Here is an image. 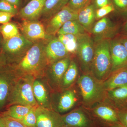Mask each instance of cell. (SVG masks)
<instances>
[{"label":"cell","mask_w":127,"mask_h":127,"mask_svg":"<svg viewBox=\"0 0 127 127\" xmlns=\"http://www.w3.org/2000/svg\"><path fill=\"white\" fill-rule=\"evenodd\" d=\"M106 127V126H101V127Z\"/></svg>","instance_id":"obj_45"},{"label":"cell","mask_w":127,"mask_h":127,"mask_svg":"<svg viewBox=\"0 0 127 127\" xmlns=\"http://www.w3.org/2000/svg\"><path fill=\"white\" fill-rule=\"evenodd\" d=\"M45 45L42 41L33 44L11 69L17 76L30 75L35 79L44 76L49 65L45 53Z\"/></svg>","instance_id":"obj_1"},{"label":"cell","mask_w":127,"mask_h":127,"mask_svg":"<svg viewBox=\"0 0 127 127\" xmlns=\"http://www.w3.org/2000/svg\"><path fill=\"white\" fill-rule=\"evenodd\" d=\"M7 62L8 61L5 56L3 53L0 54V71L5 68Z\"/></svg>","instance_id":"obj_38"},{"label":"cell","mask_w":127,"mask_h":127,"mask_svg":"<svg viewBox=\"0 0 127 127\" xmlns=\"http://www.w3.org/2000/svg\"><path fill=\"white\" fill-rule=\"evenodd\" d=\"M34 43L20 34L3 40L2 44L3 54L8 62L18 61L24 57Z\"/></svg>","instance_id":"obj_5"},{"label":"cell","mask_w":127,"mask_h":127,"mask_svg":"<svg viewBox=\"0 0 127 127\" xmlns=\"http://www.w3.org/2000/svg\"><path fill=\"white\" fill-rule=\"evenodd\" d=\"M108 127H125L124 126L121 124V123L119 122L116 123L114 124H111L109 125Z\"/></svg>","instance_id":"obj_41"},{"label":"cell","mask_w":127,"mask_h":127,"mask_svg":"<svg viewBox=\"0 0 127 127\" xmlns=\"http://www.w3.org/2000/svg\"><path fill=\"white\" fill-rule=\"evenodd\" d=\"M70 0H46L41 17L50 19L68 4Z\"/></svg>","instance_id":"obj_23"},{"label":"cell","mask_w":127,"mask_h":127,"mask_svg":"<svg viewBox=\"0 0 127 127\" xmlns=\"http://www.w3.org/2000/svg\"><path fill=\"white\" fill-rule=\"evenodd\" d=\"M64 125L72 127H100L84 108H77L62 115Z\"/></svg>","instance_id":"obj_8"},{"label":"cell","mask_w":127,"mask_h":127,"mask_svg":"<svg viewBox=\"0 0 127 127\" xmlns=\"http://www.w3.org/2000/svg\"><path fill=\"white\" fill-rule=\"evenodd\" d=\"M119 40L124 46L127 51V38H123Z\"/></svg>","instance_id":"obj_40"},{"label":"cell","mask_w":127,"mask_h":127,"mask_svg":"<svg viewBox=\"0 0 127 127\" xmlns=\"http://www.w3.org/2000/svg\"><path fill=\"white\" fill-rule=\"evenodd\" d=\"M37 106L32 107L29 112L22 120L18 121L28 127H36V108Z\"/></svg>","instance_id":"obj_29"},{"label":"cell","mask_w":127,"mask_h":127,"mask_svg":"<svg viewBox=\"0 0 127 127\" xmlns=\"http://www.w3.org/2000/svg\"><path fill=\"white\" fill-rule=\"evenodd\" d=\"M110 40H103L95 42V51L91 73L100 81L105 80L111 73Z\"/></svg>","instance_id":"obj_4"},{"label":"cell","mask_w":127,"mask_h":127,"mask_svg":"<svg viewBox=\"0 0 127 127\" xmlns=\"http://www.w3.org/2000/svg\"><path fill=\"white\" fill-rule=\"evenodd\" d=\"M104 101L112 105L117 110L127 109V84L106 91Z\"/></svg>","instance_id":"obj_17"},{"label":"cell","mask_w":127,"mask_h":127,"mask_svg":"<svg viewBox=\"0 0 127 127\" xmlns=\"http://www.w3.org/2000/svg\"><path fill=\"white\" fill-rule=\"evenodd\" d=\"M88 33L77 20L67 21L64 23L57 32L58 35L70 34L78 36Z\"/></svg>","instance_id":"obj_26"},{"label":"cell","mask_w":127,"mask_h":127,"mask_svg":"<svg viewBox=\"0 0 127 127\" xmlns=\"http://www.w3.org/2000/svg\"><path fill=\"white\" fill-rule=\"evenodd\" d=\"M93 2L96 9L112 3L111 0H94Z\"/></svg>","instance_id":"obj_37"},{"label":"cell","mask_w":127,"mask_h":127,"mask_svg":"<svg viewBox=\"0 0 127 127\" xmlns=\"http://www.w3.org/2000/svg\"><path fill=\"white\" fill-rule=\"evenodd\" d=\"M1 45L0 40V49L1 48Z\"/></svg>","instance_id":"obj_46"},{"label":"cell","mask_w":127,"mask_h":127,"mask_svg":"<svg viewBox=\"0 0 127 127\" xmlns=\"http://www.w3.org/2000/svg\"><path fill=\"white\" fill-rule=\"evenodd\" d=\"M18 9L5 0H0V11L7 12L14 16L19 13Z\"/></svg>","instance_id":"obj_31"},{"label":"cell","mask_w":127,"mask_h":127,"mask_svg":"<svg viewBox=\"0 0 127 127\" xmlns=\"http://www.w3.org/2000/svg\"><path fill=\"white\" fill-rule=\"evenodd\" d=\"M77 83L82 104L85 109H89L105 100L106 91L103 88L102 82L91 73H83L78 78Z\"/></svg>","instance_id":"obj_2"},{"label":"cell","mask_w":127,"mask_h":127,"mask_svg":"<svg viewBox=\"0 0 127 127\" xmlns=\"http://www.w3.org/2000/svg\"><path fill=\"white\" fill-rule=\"evenodd\" d=\"M63 127H69V126H66V125H64V126H63Z\"/></svg>","instance_id":"obj_44"},{"label":"cell","mask_w":127,"mask_h":127,"mask_svg":"<svg viewBox=\"0 0 127 127\" xmlns=\"http://www.w3.org/2000/svg\"><path fill=\"white\" fill-rule=\"evenodd\" d=\"M1 116L6 127H28L18 120L7 116Z\"/></svg>","instance_id":"obj_33"},{"label":"cell","mask_w":127,"mask_h":127,"mask_svg":"<svg viewBox=\"0 0 127 127\" xmlns=\"http://www.w3.org/2000/svg\"><path fill=\"white\" fill-rule=\"evenodd\" d=\"M102 84L106 91L127 85V67L111 73L109 76L102 82Z\"/></svg>","instance_id":"obj_20"},{"label":"cell","mask_w":127,"mask_h":127,"mask_svg":"<svg viewBox=\"0 0 127 127\" xmlns=\"http://www.w3.org/2000/svg\"><path fill=\"white\" fill-rule=\"evenodd\" d=\"M28 0H25V1H27Z\"/></svg>","instance_id":"obj_47"},{"label":"cell","mask_w":127,"mask_h":127,"mask_svg":"<svg viewBox=\"0 0 127 127\" xmlns=\"http://www.w3.org/2000/svg\"><path fill=\"white\" fill-rule=\"evenodd\" d=\"M14 16V15L10 13L0 11V24L3 25L9 23L11 19Z\"/></svg>","instance_id":"obj_36"},{"label":"cell","mask_w":127,"mask_h":127,"mask_svg":"<svg viewBox=\"0 0 127 127\" xmlns=\"http://www.w3.org/2000/svg\"><path fill=\"white\" fill-rule=\"evenodd\" d=\"M17 76L11 69L0 71V109L8 101L12 85Z\"/></svg>","instance_id":"obj_14"},{"label":"cell","mask_w":127,"mask_h":127,"mask_svg":"<svg viewBox=\"0 0 127 127\" xmlns=\"http://www.w3.org/2000/svg\"><path fill=\"white\" fill-rule=\"evenodd\" d=\"M78 15V12L66 6L50 18L45 29L47 35L54 36L67 21L77 20Z\"/></svg>","instance_id":"obj_9"},{"label":"cell","mask_w":127,"mask_h":127,"mask_svg":"<svg viewBox=\"0 0 127 127\" xmlns=\"http://www.w3.org/2000/svg\"><path fill=\"white\" fill-rule=\"evenodd\" d=\"M21 30L25 37L32 42L44 40L47 36L43 25L36 21L24 20Z\"/></svg>","instance_id":"obj_16"},{"label":"cell","mask_w":127,"mask_h":127,"mask_svg":"<svg viewBox=\"0 0 127 127\" xmlns=\"http://www.w3.org/2000/svg\"><path fill=\"white\" fill-rule=\"evenodd\" d=\"M41 79L37 78L34 80L33 85L34 97L40 106L53 109L51 106L49 91L45 83Z\"/></svg>","instance_id":"obj_19"},{"label":"cell","mask_w":127,"mask_h":127,"mask_svg":"<svg viewBox=\"0 0 127 127\" xmlns=\"http://www.w3.org/2000/svg\"><path fill=\"white\" fill-rule=\"evenodd\" d=\"M35 79V78L30 75L17 76L8 98L9 106L15 104L32 107L38 106L33 92Z\"/></svg>","instance_id":"obj_3"},{"label":"cell","mask_w":127,"mask_h":127,"mask_svg":"<svg viewBox=\"0 0 127 127\" xmlns=\"http://www.w3.org/2000/svg\"><path fill=\"white\" fill-rule=\"evenodd\" d=\"M116 32V28L109 18L106 16L96 22L89 34L94 42L111 40Z\"/></svg>","instance_id":"obj_11"},{"label":"cell","mask_w":127,"mask_h":127,"mask_svg":"<svg viewBox=\"0 0 127 127\" xmlns=\"http://www.w3.org/2000/svg\"><path fill=\"white\" fill-rule=\"evenodd\" d=\"M45 51L49 65L63 58L70 57V55L57 37L50 38L45 45Z\"/></svg>","instance_id":"obj_13"},{"label":"cell","mask_w":127,"mask_h":127,"mask_svg":"<svg viewBox=\"0 0 127 127\" xmlns=\"http://www.w3.org/2000/svg\"><path fill=\"white\" fill-rule=\"evenodd\" d=\"M36 127H63L62 115L53 109L38 106L36 108Z\"/></svg>","instance_id":"obj_10"},{"label":"cell","mask_w":127,"mask_h":127,"mask_svg":"<svg viewBox=\"0 0 127 127\" xmlns=\"http://www.w3.org/2000/svg\"><path fill=\"white\" fill-rule=\"evenodd\" d=\"M112 3L119 10L122 11L127 9V0H111Z\"/></svg>","instance_id":"obj_35"},{"label":"cell","mask_w":127,"mask_h":127,"mask_svg":"<svg viewBox=\"0 0 127 127\" xmlns=\"http://www.w3.org/2000/svg\"><path fill=\"white\" fill-rule=\"evenodd\" d=\"M46 0H30L22 8L19 15L25 20L36 21L41 16Z\"/></svg>","instance_id":"obj_18"},{"label":"cell","mask_w":127,"mask_h":127,"mask_svg":"<svg viewBox=\"0 0 127 127\" xmlns=\"http://www.w3.org/2000/svg\"><path fill=\"white\" fill-rule=\"evenodd\" d=\"M119 122L125 127H127V109L117 110Z\"/></svg>","instance_id":"obj_34"},{"label":"cell","mask_w":127,"mask_h":127,"mask_svg":"<svg viewBox=\"0 0 127 127\" xmlns=\"http://www.w3.org/2000/svg\"><path fill=\"white\" fill-rule=\"evenodd\" d=\"M78 72L77 64L73 60H71L63 78L60 90L63 91L70 88L78 78Z\"/></svg>","instance_id":"obj_24"},{"label":"cell","mask_w":127,"mask_h":127,"mask_svg":"<svg viewBox=\"0 0 127 127\" xmlns=\"http://www.w3.org/2000/svg\"><path fill=\"white\" fill-rule=\"evenodd\" d=\"M0 127H6L1 116L0 115Z\"/></svg>","instance_id":"obj_42"},{"label":"cell","mask_w":127,"mask_h":127,"mask_svg":"<svg viewBox=\"0 0 127 127\" xmlns=\"http://www.w3.org/2000/svg\"><path fill=\"white\" fill-rule=\"evenodd\" d=\"M96 7L93 2L79 11L77 20L87 32L90 33L96 22Z\"/></svg>","instance_id":"obj_21"},{"label":"cell","mask_w":127,"mask_h":127,"mask_svg":"<svg viewBox=\"0 0 127 127\" xmlns=\"http://www.w3.org/2000/svg\"><path fill=\"white\" fill-rule=\"evenodd\" d=\"M60 95L57 105V112L63 113L70 110L78 101L77 93L75 89L69 88L63 90Z\"/></svg>","instance_id":"obj_22"},{"label":"cell","mask_w":127,"mask_h":127,"mask_svg":"<svg viewBox=\"0 0 127 127\" xmlns=\"http://www.w3.org/2000/svg\"><path fill=\"white\" fill-rule=\"evenodd\" d=\"M110 50L112 62L111 73L127 67V51L119 40H110Z\"/></svg>","instance_id":"obj_12"},{"label":"cell","mask_w":127,"mask_h":127,"mask_svg":"<svg viewBox=\"0 0 127 127\" xmlns=\"http://www.w3.org/2000/svg\"><path fill=\"white\" fill-rule=\"evenodd\" d=\"M76 54L83 73H91L95 51V42L89 33L77 37Z\"/></svg>","instance_id":"obj_6"},{"label":"cell","mask_w":127,"mask_h":127,"mask_svg":"<svg viewBox=\"0 0 127 127\" xmlns=\"http://www.w3.org/2000/svg\"><path fill=\"white\" fill-rule=\"evenodd\" d=\"M86 109L99 126L108 127L119 122L117 110L104 100L89 109Z\"/></svg>","instance_id":"obj_7"},{"label":"cell","mask_w":127,"mask_h":127,"mask_svg":"<svg viewBox=\"0 0 127 127\" xmlns=\"http://www.w3.org/2000/svg\"><path fill=\"white\" fill-rule=\"evenodd\" d=\"M0 32L2 34L3 40L10 39L20 34L16 25L9 22L0 26Z\"/></svg>","instance_id":"obj_28"},{"label":"cell","mask_w":127,"mask_h":127,"mask_svg":"<svg viewBox=\"0 0 127 127\" xmlns=\"http://www.w3.org/2000/svg\"><path fill=\"white\" fill-rule=\"evenodd\" d=\"M124 30L126 32H127V20L124 26Z\"/></svg>","instance_id":"obj_43"},{"label":"cell","mask_w":127,"mask_h":127,"mask_svg":"<svg viewBox=\"0 0 127 127\" xmlns=\"http://www.w3.org/2000/svg\"><path fill=\"white\" fill-rule=\"evenodd\" d=\"M115 10V7L112 3L105 6L104 7L96 9V18L98 20L101 18L106 17Z\"/></svg>","instance_id":"obj_32"},{"label":"cell","mask_w":127,"mask_h":127,"mask_svg":"<svg viewBox=\"0 0 127 127\" xmlns=\"http://www.w3.org/2000/svg\"><path fill=\"white\" fill-rule=\"evenodd\" d=\"M94 0H70L67 5L73 10L78 12L93 1Z\"/></svg>","instance_id":"obj_30"},{"label":"cell","mask_w":127,"mask_h":127,"mask_svg":"<svg viewBox=\"0 0 127 127\" xmlns=\"http://www.w3.org/2000/svg\"><path fill=\"white\" fill-rule=\"evenodd\" d=\"M71 61L70 57H67L50 64L48 72L50 81L56 88L60 89L63 78Z\"/></svg>","instance_id":"obj_15"},{"label":"cell","mask_w":127,"mask_h":127,"mask_svg":"<svg viewBox=\"0 0 127 127\" xmlns=\"http://www.w3.org/2000/svg\"><path fill=\"white\" fill-rule=\"evenodd\" d=\"M15 6L18 9L20 7L22 4V0H5Z\"/></svg>","instance_id":"obj_39"},{"label":"cell","mask_w":127,"mask_h":127,"mask_svg":"<svg viewBox=\"0 0 127 127\" xmlns=\"http://www.w3.org/2000/svg\"><path fill=\"white\" fill-rule=\"evenodd\" d=\"M72 34H62L58 35V38L63 44L70 54H76L78 47L77 37Z\"/></svg>","instance_id":"obj_27"},{"label":"cell","mask_w":127,"mask_h":127,"mask_svg":"<svg viewBox=\"0 0 127 127\" xmlns=\"http://www.w3.org/2000/svg\"><path fill=\"white\" fill-rule=\"evenodd\" d=\"M32 107L22 104H13L9 106L6 111L2 113L1 115L7 116L17 120H21L29 112Z\"/></svg>","instance_id":"obj_25"}]
</instances>
